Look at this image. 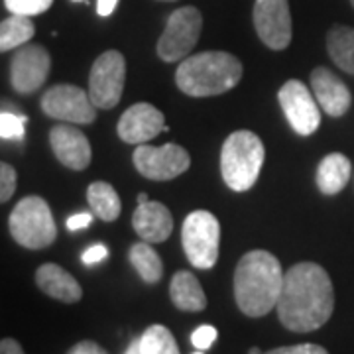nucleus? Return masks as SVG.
Listing matches in <instances>:
<instances>
[{
	"label": "nucleus",
	"instance_id": "nucleus-25",
	"mask_svg": "<svg viewBox=\"0 0 354 354\" xmlns=\"http://www.w3.org/2000/svg\"><path fill=\"white\" fill-rule=\"evenodd\" d=\"M142 354H179L171 330L164 325H152L140 337Z\"/></svg>",
	"mask_w": 354,
	"mask_h": 354
},
{
	"label": "nucleus",
	"instance_id": "nucleus-3",
	"mask_svg": "<svg viewBox=\"0 0 354 354\" xmlns=\"http://www.w3.org/2000/svg\"><path fill=\"white\" fill-rule=\"evenodd\" d=\"M242 79V64L228 51H203L185 57L176 73L181 93L195 99L223 95L234 88Z\"/></svg>",
	"mask_w": 354,
	"mask_h": 354
},
{
	"label": "nucleus",
	"instance_id": "nucleus-28",
	"mask_svg": "<svg viewBox=\"0 0 354 354\" xmlns=\"http://www.w3.org/2000/svg\"><path fill=\"white\" fill-rule=\"evenodd\" d=\"M16 191V169L12 165L2 162L0 164V201L8 203Z\"/></svg>",
	"mask_w": 354,
	"mask_h": 354
},
{
	"label": "nucleus",
	"instance_id": "nucleus-20",
	"mask_svg": "<svg viewBox=\"0 0 354 354\" xmlns=\"http://www.w3.org/2000/svg\"><path fill=\"white\" fill-rule=\"evenodd\" d=\"M169 297L181 311H189L197 313L207 307V295L203 291L199 279L195 278L191 272H176V276L171 278L169 283Z\"/></svg>",
	"mask_w": 354,
	"mask_h": 354
},
{
	"label": "nucleus",
	"instance_id": "nucleus-22",
	"mask_svg": "<svg viewBox=\"0 0 354 354\" xmlns=\"http://www.w3.org/2000/svg\"><path fill=\"white\" fill-rule=\"evenodd\" d=\"M87 199L93 213L99 216L104 223H113L118 218L122 211L120 197L111 183L106 181H95L91 183L87 189Z\"/></svg>",
	"mask_w": 354,
	"mask_h": 354
},
{
	"label": "nucleus",
	"instance_id": "nucleus-2",
	"mask_svg": "<svg viewBox=\"0 0 354 354\" xmlns=\"http://www.w3.org/2000/svg\"><path fill=\"white\" fill-rule=\"evenodd\" d=\"M286 272L268 250L244 254L234 270V299L244 315L264 317L278 305Z\"/></svg>",
	"mask_w": 354,
	"mask_h": 354
},
{
	"label": "nucleus",
	"instance_id": "nucleus-26",
	"mask_svg": "<svg viewBox=\"0 0 354 354\" xmlns=\"http://www.w3.org/2000/svg\"><path fill=\"white\" fill-rule=\"evenodd\" d=\"M24 116H18V114L8 113V111L0 113V136L4 140L22 142V138H24Z\"/></svg>",
	"mask_w": 354,
	"mask_h": 354
},
{
	"label": "nucleus",
	"instance_id": "nucleus-21",
	"mask_svg": "<svg viewBox=\"0 0 354 354\" xmlns=\"http://www.w3.org/2000/svg\"><path fill=\"white\" fill-rule=\"evenodd\" d=\"M327 51L333 64L354 75V28L333 26L327 34Z\"/></svg>",
	"mask_w": 354,
	"mask_h": 354
},
{
	"label": "nucleus",
	"instance_id": "nucleus-29",
	"mask_svg": "<svg viewBox=\"0 0 354 354\" xmlns=\"http://www.w3.org/2000/svg\"><path fill=\"white\" fill-rule=\"evenodd\" d=\"M216 329L215 327H211V325H201L197 330H193V335H191V342H193V346L197 348V351H207V348H211L216 341Z\"/></svg>",
	"mask_w": 354,
	"mask_h": 354
},
{
	"label": "nucleus",
	"instance_id": "nucleus-31",
	"mask_svg": "<svg viewBox=\"0 0 354 354\" xmlns=\"http://www.w3.org/2000/svg\"><path fill=\"white\" fill-rule=\"evenodd\" d=\"M106 256H109V250H106L104 244H93L91 248H87V250L83 252V262L87 266L99 264V262H102Z\"/></svg>",
	"mask_w": 354,
	"mask_h": 354
},
{
	"label": "nucleus",
	"instance_id": "nucleus-11",
	"mask_svg": "<svg viewBox=\"0 0 354 354\" xmlns=\"http://www.w3.org/2000/svg\"><path fill=\"white\" fill-rule=\"evenodd\" d=\"M279 106L290 127L299 136H311L321 124V104L305 83L297 79L286 81L278 93Z\"/></svg>",
	"mask_w": 354,
	"mask_h": 354
},
{
	"label": "nucleus",
	"instance_id": "nucleus-16",
	"mask_svg": "<svg viewBox=\"0 0 354 354\" xmlns=\"http://www.w3.org/2000/svg\"><path fill=\"white\" fill-rule=\"evenodd\" d=\"M311 88L321 109L333 118L346 114L353 104L351 88L344 85V81H341L337 73H333L327 67H315L311 71Z\"/></svg>",
	"mask_w": 354,
	"mask_h": 354
},
{
	"label": "nucleus",
	"instance_id": "nucleus-10",
	"mask_svg": "<svg viewBox=\"0 0 354 354\" xmlns=\"http://www.w3.org/2000/svg\"><path fill=\"white\" fill-rule=\"evenodd\" d=\"M41 111L71 124H91L97 118V106L93 104L88 93L77 85H55L48 88L41 97Z\"/></svg>",
	"mask_w": 354,
	"mask_h": 354
},
{
	"label": "nucleus",
	"instance_id": "nucleus-1",
	"mask_svg": "<svg viewBox=\"0 0 354 354\" xmlns=\"http://www.w3.org/2000/svg\"><path fill=\"white\" fill-rule=\"evenodd\" d=\"M278 317L293 333L321 329L335 311V290L325 268L315 262H299L286 272L279 293Z\"/></svg>",
	"mask_w": 354,
	"mask_h": 354
},
{
	"label": "nucleus",
	"instance_id": "nucleus-23",
	"mask_svg": "<svg viewBox=\"0 0 354 354\" xmlns=\"http://www.w3.org/2000/svg\"><path fill=\"white\" fill-rule=\"evenodd\" d=\"M34 34H36V28L30 20V16L12 14L0 24V51H12L22 48L34 38Z\"/></svg>",
	"mask_w": 354,
	"mask_h": 354
},
{
	"label": "nucleus",
	"instance_id": "nucleus-5",
	"mask_svg": "<svg viewBox=\"0 0 354 354\" xmlns=\"http://www.w3.org/2000/svg\"><path fill=\"white\" fill-rule=\"evenodd\" d=\"M8 227L12 239L30 250H41L57 239V227L48 203L38 195L24 197L10 213Z\"/></svg>",
	"mask_w": 354,
	"mask_h": 354
},
{
	"label": "nucleus",
	"instance_id": "nucleus-35",
	"mask_svg": "<svg viewBox=\"0 0 354 354\" xmlns=\"http://www.w3.org/2000/svg\"><path fill=\"white\" fill-rule=\"evenodd\" d=\"M116 4H118V0H99L97 2V12L102 18H106V16H111L114 12Z\"/></svg>",
	"mask_w": 354,
	"mask_h": 354
},
{
	"label": "nucleus",
	"instance_id": "nucleus-36",
	"mask_svg": "<svg viewBox=\"0 0 354 354\" xmlns=\"http://www.w3.org/2000/svg\"><path fill=\"white\" fill-rule=\"evenodd\" d=\"M124 354H142V351H140V339H134V341L130 342V346H128Z\"/></svg>",
	"mask_w": 354,
	"mask_h": 354
},
{
	"label": "nucleus",
	"instance_id": "nucleus-39",
	"mask_svg": "<svg viewBox=\"0 0 354 354\" xmlns=\"http://www.w3.org/2000/svg\"><path fill=\"white\" fill-rule=\"evenodd\" d=\"M193 354H203V351H197V353H193Z\"/></svg>",
	"mask_w": 354,
	"mask_h": 354
},
{
	"label": "nucleus",
	"instance_id": "nucleus-12",
	"mask_svg": "<svg viewBox=\"0 0 354 354\" xmlns=\"http://www.w3.org/2000/svg\"><path fill=\"white\" fill-rule=\"evenodd\" d=\"M50 51L38 44H26L14 51L10 59V83L20 95L36 93L50 75Z\"/></svg>",
	"mask_w": 354,
	"mask_h": 354
},
{
	"label": "nucleus",
	"instance_id": "nucleus-9",
	"mask_svg": "<svg viewBox=\"0 0 354 354\" xmlns=\"http://www.w3.org/2000/svg\"><path fill=\"white\" fill-rule=\"evenodd\" d=\"M132 162L140 171V176L152 181H169L189 169L191 158L185 148L177 144H164V146H148L138 144Z\"/></svg>",
	"mask_w": 354,
	"mask_h": 354
},
{
	"label": "nucleus",
	"instance_id": "nucleus-24",
	"mask_svg": "<svg viewBox=\"0 0 354 354\" xmlns=\"http://www.w3.org/2000/svg\"><path fill=\"white\" fill-rule=\"evenodd\" d=\"M130 262L146 283H158L164 276V264L150 242H138L130 248Z\"/></svg>",
	"mask_w": 354,
	"mask_h": 354
},
{
	"label": "nucleus",
	"instance_id": "nucleus-38",
	"mask_svg": "<svg viewBox=\"0 0 354 354\" xmlns=\"http://www.w3.org/2000/svg\"><path fill=\"white\" fill-rule=\"evenodd\" d=\"M250 354H264V353H260V348H256V346H254V348H250Z\"/></svg>",
	"mask_w": 354,
	"mask_h": 354
},
{
	"label": "nucleus",
	"instance_id": "nucleus-6",
	"mask_svg": "<svg viewBox=\"0 0 354 354\" xmlns=\"http://www.w3.org/2000/svg\"><path fill=\"white\" fill-rule=\"evenodd\" d=\"M181 244L191 266L199 270H211L218 260L221 225L209 211H193L183 221Z\"/></svg>",
	"mask_w": 354,
	"mask_h": 354
},
{
	"label": "nucleus",
	"instance_id": "nucleus-19",
	"mask_svg": "<svg viewBox=\"0 0 354 354\" xmlns=\"http://www.w3.org/2000/svg\"><path fill=\"white\" fill-rule=\"evenodd\" d=\"M353 176V164L346 156L335 152L325 156L317 167V187L325 195L341 193Z\"/></svg>",
	"mask_w": 354,
	"mask_h": 354
},
{
	"label": "nucleus",
	"instance_id": "nucleus-32",
	"mask_svg": "<svg viewBox=\"0 0 354 354\" xmlns=\"http://www.w3.org/2000/svg\"><path fill=\"white\" fill-rule=\"evenodd\" d=\"M69 354H109L102 346H99L97 342L93 341H83L77 342L75 346L69 351Z\"/></svg>",
	"mask_w": 354,
	"mask_h": 354
},
{
	"label": "nucleus",
	"instance_id": "nucleus-33",
	"mask_svg": "<svg viewBox=\"0 0 354 354\" xmlns=\"http://www.w3.org/2000/svg\"><path fill=\"white\" fill-rule=\"evenodd\" d=\"M91 223H93V215L91 213H77V215L67 218V228L71 232H75V230H81V228H87Z\"/></svg>",
	"mask_w": 354,
	"mask_h": 354
},
{
	"label": "nucleus",
	"instance_id": "nucleus-42",
	"mask_svg": "<svg viewBox=\"0 0 354 354\" xmlns=\"http://www.w3.org/2000/svg\"><path fill=\"white\" fill-rule=\"evenodd\" d=\"M167 2H171V0H167Z\"/></svg>",
	"mask_w": 354,
	"mask_h": 354
},
{
	"label": "nucleus",
	"instance_id": "nucleus-17",
	"mask_svg": "<svg viewBox=\"0 0 354 354\" xmlns=\"http://www.w3.org/2000/svg\"><path fill=\"white\" fill-rule=\"evenodd\" d=\"M132 227L142 241L156 244L169 239L174 230V218L164 203H140L132 215Z\"/></svg>",
	"mask_w": 354,
	"mask_h": 354
},
{
	"label": "nucleus",
	"instance_id": "nucleus-34",
	"mask_svg": "<svg viewBox=\"0 0 354 354\" xmlns=\"http://www.w3.org/2000/svg\"><path fill=\"white\" fill-rule=\"evenodd\" d=\"M0 354H24V348L20 346V342L14 341V339H2Z\"/></svg>",
	"mask_w": 354,
	"mask_h": 354
},
{
	"label": "nucleus",
	"instance_id": "nucleus-15",
	"mask_svg": "<svg viewBox=\"0 0 354 354\" xmlns=\"http://www.w3.org/2000/svg\"><path fill=\"white\" fill-rule=\"evenodd\" d=\"M50 142L55 158L65 167L75 169V171L87 169L91 164V144L79 128L73 127L71 122L57 124L51 128Z\"/></svg>",
	"mask_w": 354,
	"mask_h": 354
},
{
	"label": "nucleus",
	"instance_id": "nucleus-14",
	"mask_svg": "<svg viewBox=\"0 0 354 354\" xmlns=\"http://www.w3.org/2000/svg\"><path fill=\"white\" fill-rule=\"evenodd\" d=\"M116 130L127 144H148L165 130L164 114L150 102H136L122 113Z\"/></svg>",
	"mask_w": 354,
	"mask_h": 354
},
{
	"label": "nucleus",
	"instance_id": "nucleus-8",
	"mask_svg": "<svg viewBox=\"0 0 354 354\" xmlns=\"http://www.w3.org/2000/svg\"><path fill=\"white\" fill-rule=\"evenodd\" d=\"M127 62L120 51H102L88 73V97L97 109H114L124 91Z\"/></svg>",
	"mask_w": 354,
	"mask_h": 354
},
{
	"label": "nucleus",
	"instance_id": "nucleus-27",
	"mask_svg": "<svg viewBox=\"0 0 354 354\" xmlns=\"http://www.w3.org/2000/svg\"><path fill=\"white\" fill-rule=\"evenodd\" d=\"M53 0H4V6L10 14L20 16H38V14L50 10Z\"/></svg>",
	"mask_w": 354,
	"mask_h": 354
},
{
	"label": "nucleus",
	"instance_id": "nucleus-7",
	"mask_svg": "<svg viewBox=\"0 0 354 354\" xmlns=\"http://www.w3.org/2000/svg\"><path fill=\"white\" fill-rule=\"evenodd\" d=\"M203 16L195 6H181L169 14L162 38L158 39V55L165 64H176L189 57L201 36Z\"/></svg>",
	"mask_w": 354,
	"mask_h": 354
},
{
	"label": "nucleus",
	"instance_id": "nucleus-37",
	"mask_svg": "<svg viewBox=\"0 0 354 354\" xmlns=\"http://www.w3.org/2000/svg\"><path fill=\"white\" fill-rule=\"evenodd\" d=\"M146 201H150V199H148V195H146V193H140V195H138V205H140V203H146Z\"/></svg>",
	"mask_w": 354,
	"mask_h": 354
},
{
	"label": "nucleus",
	"instance_id": "nucleus-30",
	"mask_svg": "<svg viewBox=\"0 0 354 354\" xmlns=\"http://www.w3.org/2000/svg\"><path fill=\"white\" fill-rule=\"evenodd\" d=\"M264 354H329L323 346L319 344H311V342H305V344H293V346H279V348H272Z\"/></svg>",
	"mask_w": 354,
	"mask_h": 354
},
{
	"label": "nucleus",
	"instance_id": "nucleus-18",
	"mask_svg": "<svg viewBox=\"0 0 354 354\" xmlns=\"http://www.w3.org/2000/svg\"><path fill=\"white\" fill-rule=\"evenodd\" d=\"M36 283L46 295L64 304H77L83 297L79 281L57 264L39 266L36 272Z\"/></svg>",
	"mask_w": 354,
	"mask_h": 354
},
{
	"label": "nucleus",
	"instance_id": "nucleus-40",
	"mask_svg": "<svg viewBox=\"0 0 354 354\" xmlns=\"http://www.w3.org/2000/svg\"><path fill=\"white\" fill-rule=\"evenodd\" d=\"M73 2H83V0H73Z\"/></svg>",
	"mask_w": 354,
	"mask_h": 354
},
{
	"label": "nucleus",
	"instance_id": "nucleus-4",
	"mask_svg": "<svg viewBox=\"0 0 354 354\" xmlns=\"http://www.w3.org/2000/svg\"><path fill=\"white\" fill-rule=\"evenodd\" d=\"M264 165V144L250 130L232 132L221 152V174L232 191H248L254 187Z\"/></svg>",
	"mask_w": 354,
	"mask_h": 354
},
{
	"label": "nucleus",
	"instance_id": "nucleus-13",
	"mask_svg": "<svg viewBox=\"0 0 354 354\" xmlns=\"http://www.w3.org/2000/svg\"><path fill=\"white\" fill-rule=\"evenodd\" d=\"M254 28H256V34L270 50H286L293 36L288 0H256Z\"/></svg>",
	"mask_w": 354,
	"mask_h": 354
},
{
	"label": "nucleus",
	"instance_id": "nucleus-41",
	"mask_svg": "<svg viewBox=\"0 0 354 354\" xmlns=\"http://www.w3.org/2000/svg\"><path fill=\"white\" fill-rule=\"evenodd\" d=\"M351 4H353V8H354V0H351Z\"/></svg>",
	"mask_w": 354,
	"mask_h": 354
}]
</instances>
